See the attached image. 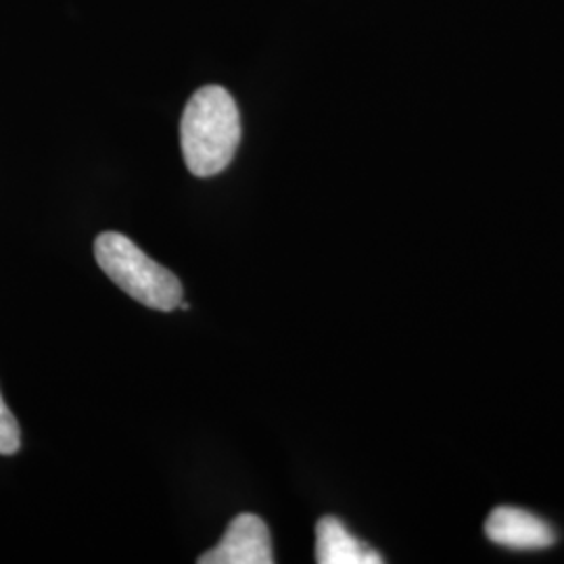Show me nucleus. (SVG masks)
Segmentation results:
<instances>
[{
    "label": "nucleus",
    "mask_w": 564,
    "mask_h": 564,
    "mask_svg": "<svg viewBox=\"0 0 564 564\" xmlns=\"http://www.w3.org/2000/svg\"><path fill=\"white\" fill-rule=\"evenodd\" d=\"M485 535L508 550L533 552L556 542V533L544 519L517 506H498L485 521Z\"/></svg>",
    "instance_id": "4"
},
{
    "label": "nucleus",
    "mask_w": 564,
    "mask_h": 564,
    "mask_svg": "<svg viewBox=\"0 0 564 564\" xmlns=\"http://www.w3.org/2000/svg\"><path fill=\"white\" fill-rule=\"evenodd\" d=\"M316 563L381 564L383 556L364 544L337 517H323L316 524Z\"/></svg>",
    "instance_id": "5"
},
{
    "label": "nucleus",
    "mask_w": 564,
    "mask_h": 564,
    "mask_svg": "<svg viewBox=\"0 0 564 564\" xmlns=\"http://www.w3.org/2000/svg\"><path fill=\"white\" fill-rule=\"evenodd\" d=\"M241 142V113L232 95L216 84L199 88L182 113L181 147L191 174L209 178L224 172Z\"/></svg>",
    "instance_id": "1"
},
{
    "label": "nucleus",
    "mask_w": 564,
    "mask_h": 564,
    "mask_svg": "<svg viewBox=\"0 0 564 564\" xmlns=\"http://www.w3.org/2000/svg\"><path fill=\"white\" fill-rule=\"evenodd\" d=\"M95 258L107 279L142 305L160 312H172L181 305L182 284L176 274L151 260L126 235H99L95 241Z\"/></svg>",
    "instance_id": "2"
},
{
    "label": "nucleus",
    "mask_w": 564,
    "mask_h": 564,
    "mask_svg": "<svg viewBox=\"0 0 564 564\" xmlns=\"http://www.w3.org/2000/svg\"><path fill=\"white\" fill-rule=\"evenodd\" d=\"M21 431L18 419L13 416V412L9 410V405L0 395V454L2 456H11L20 449Z\"/></svg>",
    "instance_id": "6"
},
{
    "label": "nucleus",
    "mask_w": 564,
    "mask_h": 564,
    "mask_svg": "<svg viewBox=\"0 0 564 564\" xmlns=\"http://www.w3.org/2000/svg\"><path fill=\"white\" fill-rule=\"evenodd\" d=\"M199 564H272L274 550L270 531L258 514L235 517L220 544L197 558Z\"/></svg>",
    "instance_id": "3"
}]
</instances>
